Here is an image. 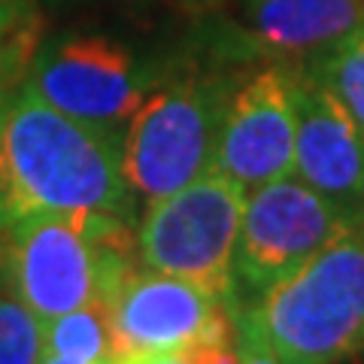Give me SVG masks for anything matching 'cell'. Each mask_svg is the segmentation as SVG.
Segmentation results:
<instances>
[{"instance_id": "cell-1", "label": "cell", "mask_w": 364, "mask_h": 364, "mask_svg": "<svg viewBox=\"0 0 364 364\" xmlns=\"http://www.w3.org/2000/svg\"><path fill=\"white\" fill-rule=\"evenodd\" d=\"M0 188L9 222L31 213L136 215L122 134L55 109L28 82L9 88L0 107Z\"/></svg>"}, {"instance_id": "cell-10", "label": "cell", "mask_w": 364, "mask_h": 364, "mask_svg": "<svg viewBox=\"0 0 364 364\" xmlns=\"http://www.w3.org/2000/svg\"><path fill=\"white\" fill-rule=\"evenodd\" d=\"M294 176L364 215V131L306 67H294Z\"/></svg>"}, {"instance_id": "cell-12", "label": "cell", "mask_w": 364, "mask_h": 364, "mask_svg": "<svg viewBox=\"0 0 364 364\" xmlns=\"http://www.w3.org/2000/svg\"><path fill=\"white\" fill-rule=\"evenodd\" d=\"M43 352L73 361H116L107 301H91L43 322Z\"/></svg>"}, {"instance_id": "cell-4", "label": "cell", "mask_w": 364, "mask_h": 364, "mask_svg": "<svg viewBox=\"0 0 364 364\" xmlns=\"http://www.w3.org/2000/svg\"><path fill=\"white\" fill-rule=\"evenodd\" d=\"M231 91L225 76L191 73L143 97L122 134V167L136 198H167L213 167Z\"/></svg>"}, {"instance_id": "cell-19", "label": "cell", "mask_w": 364, "mask_h": 364, "mask_svg": "<svg viewBox=\"0 0 364 364\" xmlns=\"http://www.w3.org/2000/svg\"><path fill=\"white\" fill-rule=\"evenodd\" d=\"M40 364H112V361H73V358H61V355H49V352H43Z\"/></svg>"}, {"instance_id": "cell-7", "label": "cell", "mask_w": 364, "mask_h": 364, "mask_svg": "<svg viewBox=\"0 0 364 364\" xmlns=\"http://www.w3.org/2000/svg\"><path fill=\"white\" fill-rule=\"evenodd\" d=\"M358 219L294 173L249 188L234 255L237 304H255Z\"/></svg>"}, {"instance_id": "cell-8", "label": "cell", "mask_w": 364, "mask_h": 364, "mask_svg": "<svg viewBox=\"0 0 364 364\" xmlns=\"http://www.w3.org/2000/svg\"><path fill=\"white\" fill-rule=\"evenodd\" d=\"M25 82L55 109L122 131L149 95V79L124 46L107 37H64L31 61Z\"/></svg>"}, {"instance_id": "cell-17", "label": "cell", "mask_w": 364, "mask_h": 364, "mask_svg": "<svg viewBox=\"0 0 364 364\" xmlns=\"http://www.w3.org/2000/svg\"><path fill=\"white\" fill-rule=\"evenodd\" d=\"M112 364H191L176 352H140V355H119Z\"/></svg>"}, {"instance_id": "cell-16", "label": "cell", "mask_w": 364, "mask_h": 364, "mask_svg": "<svg viewBox=\"0 0 364 364\" xmlns=\"http://www.w3.org/2000/svg\"><path fill=\"white\" fill-rule=\"evenodd\" d=\"M237 349H240V364H279V358L267 349V343L252 331V325L240 313H237Z\"/></svg>"}, {"instance_id": "cell-3", "label": "cell", "mask_w": 364, "mask_h": 364, "mask_svg": "<svg viewBox=\"0 0 364 364\" xmlns=\"http://www.w3.org/2000/svg\"><path fill=\"white\" fill-rule=\"evenodd\" d=\"M279 364H346L364 352V219L240 306Z\"/></svg>"}, {"instance_id": "cell-2", "label": "cell", "mask_w": 364, "mask_h": 364, "mask_svg": "<svg viewBox=\"0 0 364 364\" xmlns=\"http://www.w3.org/2000/svg\"><path fill=\"white\" fill-rule=\"evenodd\" d=\"M0 234V289L40 322L107 301L140 261L134 222L109 213H31Z\"/></svg>"}, {"instance_id": "cell-18", "label": "cell", "mask_w": 364, "mask_h": 364, "mask_svg": "<svg viewBox=\"0 0 364 364\" xmlns=\"http://www.w3.org/2000/svg\"><path fill=\"white\" fill-rule=\"evenodd\" d=\"M16 88V85H13ZM9 95V88H4L0 85V107H4V97ZM9 225V213H6V200H4V188H0V231Z\"/></svg>"}, {"instance_id": "cell-11", "label": "cell", "mask_w": 364, "mask_h": 364, "mask_svg": "<svg viewBox=\"0 0 364 364\" xmlns=\"http://www.w3.org/2000/svg\"><path fill=\"white\" fill-rule=\"evenodd\" d=\"M364 25V0H246L243 28L234 31L237 58H304Z\"/></svg>"}, {"instance_id": "cell-6", "label": "cell", "mask_w": 364, "mask_h": 364, "mask_svg": "<svg viewBox=\"0 0 364 364\" xmlns=\"http://www.w3.org/2000/svg\"><path fill=\"white\" fill-rule=\"evenodd\" d=\"M246 188L210 167L195 182L146 203L136 228V255L146 267L173 273L219 294L234 310V255Z\"/></svg>"}, {"instance_id": "cell-15", "label": "cell", "mask_w": 364, "mask_h": 364, "mask_svg": "<svg viewBox=\"0 0 364 364\" xmlns=\"http://www.w3.org/2000/svg\"><path fill=\"white\" fill-rule=\"evenodd\" d=\"M37 25L16 0H0V85L13 88L28 76Z\"/></svg>"}, {"instance_id": "cell-9", "label": "cell", "mask_w": 364, "mask_h": 364, "mask_svg": "<svg viewBox=\"0 0 364 364\" xmlns=\"http://www.w3.org/2000/svg\"><path fill=\"white\" fill-rule=\"evenodd\" d=\"M294 67H261L228 97L213 167L246 191L289 176L294 173Z\"/></svg>"}, {"instance_id": "cell-13", "label": "cell", "mask_w": 364, "mask_h": 364, "mask_svg": "<svg viewBox=\"0 0 364 364\" xmlns=\"http://www.w3.org/2000/svg\"><path fill=\"white\" fill-rule=\"evenodd\" d=\"M364 131V25L304 64Z\"/></svg>"}, {"instance_id": "cell-5", "label": "cell", "mask_w": 364, "mask_h": 364, "mask_svg": "<svg viewBox=\"0 0 364 364\" xmlns=\"http://www.w3.org/2000/svg\"><path fill=\"white\" fill-rule=\"evenodd\" d=\"M107 310L116 358L176 352L191 364H240L237 310L198 282L136 261L107 294Z\"/></svg>"}, {"instance_id": "cell-14", "label": "cell", "mask_w": 364, "mask_h": 364, "mask_svg": "<svg viewBox=\"0 0 364 364\" xmlns=\"http://www.w3.org/2000/svg\"><path fill=\"white\" fill-rule=\"evenodd\" d=\"M43 322L18 298L0 289V364H40Z\"/></svg>"}]
</instances>
